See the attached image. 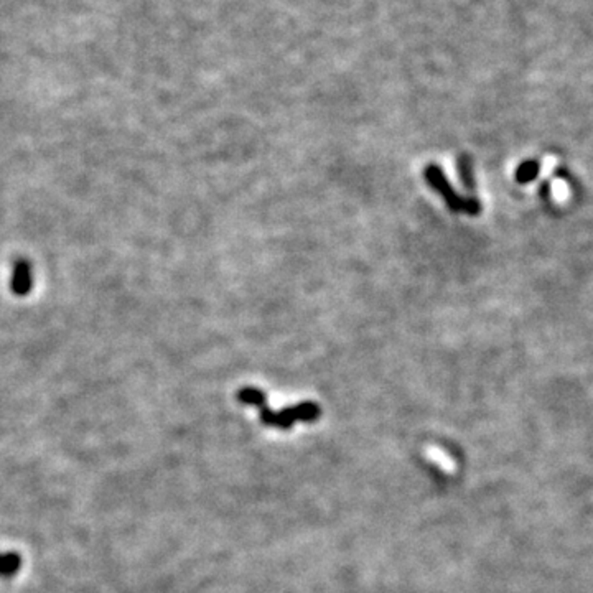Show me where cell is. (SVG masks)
I'll return each mask as SVG.
<instances>
[{
    "label": "cell",
    "instance_id": "5b68a950",
    "mask_svg": "<svg viewBox=\"0 0 593 593\" xmlns=\"http://www.w3.org/2000/svg\"><path fill=\"white\" fill-rule=\"evenodd\" d=\"M20 569V557L13 552L0 553V577H10Z\"/></svg>",
    "mask_w": 593,
    "mask_h": 593
},
{
    "label": "cell",
    "instance_id": "7a4b0ae2",
    "mask_svg": "<svg viewBox=\"0 0 593 593\" xmlns=\"http://www.w3.org/2000/svg\"><path fill=\"white\" fill-rule=\"evenodd\" d=\"M239 399L246 404H257L262 411V419L266 420L267 424L289 425L295 419L310 420V419H315V417L320 414L318 407L313 406V404H303V406L287 409V411L280 412V414H272L270 411H267V407H264L266 399H264V394L261 390L257 389H243L239 393Z\"/></svg>",
    "mask_w": 593,
    "mask_h": 593
},
{
    "label": "cell",
    "instance_id": "6da1fadb",
    "mask_svg": "<svg viewBox=\"0 0 593 593\" xmlns=\"http://www.w3.org/2000/svg\"><path fill=\"white\" fill-rule=\"evenodd\" d=\"M424 177L430 184V188L435 190L443 198L448 208L454 213H465L470 216H478L481 211V203L476 198H463L454 190L450 182H448L445 173H443L442 166L429 165L424 171Z\"/></svg>",
    "mask_w": 593,
    "mask_h": 593
},
{
    "label": "cell",
    "instance_id": "3957f363",
    "mask_svg": "<svg viewBox=\"0 0 593 593\" xmlns=\"http://www.w3.org/2000/svg\"><path fill=\"white\" fill-rule=\"evenodd\" d=\"M456 170H458V178L461 184L467 188L468 191H474V173H473V164L470 155H460L456 160Z\"/></svg>",
    "mask_w": 593,
    "mask_h": 593
},
{
    "label": "cell",
    "instance_id": "277c9868",
    "mask_svg": "<svg viewBox=\"0 0 593 593\" xmlns=\"http://www.w3.org/2000/svg\"><path fill=\"white\" fill-rule=\"evenodd\" d=\"M540 171V162L539 160H526L517 166L516 170V182L517 183H531L538 178Z\"/></svg>",
    "mask_w": 593,
    "mask_h": 593
}]
</instances>
